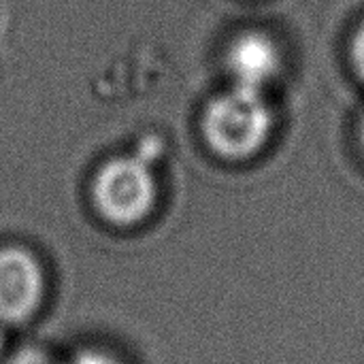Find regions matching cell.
<instances>
[{"label": "cell", "mask_w": 364, "mask_h": 364, "mask_svg": "<svg viewBox=\"0 0 364 364\" xmlns=\"http://www.w3.org/2000/svg\"><path fill=\"white\" fill-rule=\"evenodd\" d=\"M205 136L224 158H247L262 147L271 128V113L258 90L235 85L205 111Z\"/></svg>", "instance_id": "obj_1"}, {"label": "cell", "mask_w": 364, "mask_h": 364, "mask_svg": "<svg viewBox=\"0 0 364 364\" xmlns=\"http://www.w3.org/2000/svg\"><path fill=\"white\" fill-rule=\"evenodd\" d=\"M94 200L109 222L136 224L156 203V179L143 160L115 158L100 168L94 181Z\"/></svg>", "instance_id": "obj_2"}, {"label": "cell", "mask_w": 364, "mask_h": 364, "mask_svg": "<svg viewBox=\"0 0 364 364\" xmlns=\"http://www.w3.org/2000/svg\"><path fill=\"white\" fill-rule=\"evenodd\" d=\"M45 279L32 254L19 247L0 250V320L21 322L41 305Z\"/></svg>", "instance_id": "obj_3"}, {"label": "cell", "mask_w": 364, "mask_h": 364, "mask_svg": "<svg viewBox=\"0 0 364 364\" xmlns=\"http://www.w3.org/2000/svg\"><path fill=\"white\" fill-rule=\"evenodd\" d=\"M228 68L235 85L258 90L279 70V53L273 41L260 32L239 36L228 51Z\"/></svg>", "instance_id": "obj_4"}, {"label": "cell", "mask_w": 364, "mask_h": 364, "mask_svg": "<svg viewBox=\"0 0 364 364\" xmlns=\"http://www.w3.org/2000/svg\"><path fill=\"white\" fill-rule=\"evenodd\" d=\"M6 364H58L51 356H47L41 350H21L15 356H11V360Z\"/></svg>", "instance_id": "obj_5"}, {"label": "cell", "mask_w": 364, "mask_h": 364, "mask_svg": "<svg viewBox=\"0 0 364 364\" xmlns=\"http://www.w3.org/2000/svg\"><path fill=\"white\" fill-rule=\"evenodd\" d=\"M68 364H117L113 358H109L107 354L100 352H81L79 356H75Z\"/></svg>", "instance_id": "obj_6"}, {"label": "cell", "mask_w": 364, "mask_h": 364, "mask_svg": "<svg viewBox=\"0 0 364 364\" xmlns=\"http://www.w3.org/2000/svg\"><path fill=\"white\" fill-rule=\"evenodd\" d=\"M352 58H354V64L358 68V73L364 77V26L360 28L358 36L354 38V47H352Z\"/></svg>", "instance_id": "obj_7"}, {"label": "cell", "mask_w": 364, "mask_h": 364, "mask_svg": "<svg viewBox=\"0 0 364 364\" xmlns=\"http://www.w3.org/2000/svg\"><path fill=\"white\" fill-rule=\"evenodd\" d=\"M2 348H4V333H2V328H0V352H2Z\"/></svg>", "instance_id": "obj_8"}, {"label": "cell", "mask_w": 364, "mask_h": 364, "mask_svg": "<svg viewBox=\"0 0 364 364\" xmlns=\"http://www.w3.org/2000/svg\"><path fill=\"white\" fill-rule=\"evenodd\" d=\"M360 132H363V145H364V122H363V130H360Z\"/></svg>", "instance_id": "obj_9"}]
</instances>
